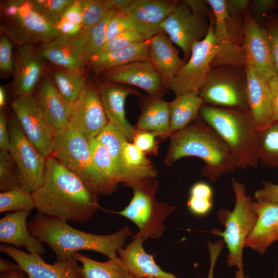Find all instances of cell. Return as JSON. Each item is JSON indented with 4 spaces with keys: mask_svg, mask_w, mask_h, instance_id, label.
<instances>
[{
    "mask_svg": "<svg viewBox=\"0 0 278 278\" xmlns=\"http://www.w3.org/2000/svg\"><path fill=\"white\" fill-rule=\"evenodd\" d=\"M32 194L38 212L66 222H85L99 207L98 195L53 155L47 158L43 181Z\"/></svg>",
    "mask_w": 278,
    "mask_h": 278,
    "instance_id": "obj_1",
    "label": "cell"
},
{
    "mask_svg": "<svg viewBox=\"0 0 278 278\" xmlns=\"http://www.w3.org/2000/svg\"><path fill=\"white\" fill-rule=\"evenodd\" d=\"M62 219L38 212L27 222L30 234L47 245L56 255V261L74 258L81 251L101 253L109 259L117 257L132 233L127 226L108 235H97L76 229Z\"/></svg>",
    "mask_w": 278,
    "mask_h": 278,
    "instance_id": "obj_2",
    "label": "cell"
},
{
    "mask_svg": "<svg viewBox=\"0 0 278 278\" xmlns=\"http://www.w3.org/2000/svg\"><path fill=\"white\" fill-rule=\"evenodd\" d=\"M186 157L202 160L205 166L202 168V173L213 183L222 175L237 168L236 160L230 148L203 120L189 124L171 138L168 162L172 163Z\"/></svg>",
    "mask_w": 278,
    "mask_h": 278,
    "instance_id": "obj_3",
    "label": "cell"
},
{
    "mask_svg": "<svg viewBox=\"0 0 278 278\" xmlns=\"http://www.w3.org/2000/svg\"><path fill=\"white\" fill-rule=\"evenodd\" d=\"M199 114L233 152L237 168H256L258 131L249 111H244L203 105Z\"/></svg>",
    "mask_w": 278,
    "mask_h": 278,
    "instance_id": "obj_4",
    "label": "cell"
},
{
    "mask_svg": "<svg viewBox=\"0 0 278 278\" xmlns=\"http://www.w3.org/2000/svg\"><path fill=\"white\" fill-rule=\"evenodd\" d=\"M52 155L97 195L115 190L95 166L89 142L70 124L55 131Z\"/></svg>",
    "mask_w": 278,
    "mask_h": 278,
    "instance_id": "obj_5",
    "label": "cell"
},
{
    "mask_svg": "<svg viewBox=\"0 0 278 278\" xmlns=\"http://www.w3.org/2000/svg\"><path fill=\"white\" fill-rule=\"evenodd\" d=\"M232 185L235 196L233 210L220 208L217 214L225 229L223 232L213 229L210 232L221 237L226 244L229 250L226 260L228 265L242 271L245 241L256 224L258 214L253 206V199L246 193L245 185L232 178Z\"/></svg>",
    "mask_w": 278,
    "mask_h": 278,
    "instance_id": "obj_6",
    "label": "cell"
},
{
    "mask_svg": "<svg viewBox=\"0 0 278 278\" xmlns=\"http://www.w3.org/2000/svg\"><path fill=\"white\" fill-rule=\"evenodd\" d=\"M241 68L233 65L213 67L207 82L199 91L204 103L214 107L249 111L246 73L245 68L242 71Z\"/></svg>",
    "mask_w": 278,
    "mask_h": 278,
    "instance_id": "obj_7",
    "label": "cell"
},
{
    "mask_svg": "<svg viewBox=\"0 0 278 278\" xmlns=\"http://www.w3.org/2000/svg\"><path fill=\"white\" fill-rule=\"evenodd\" d=\"M217 50L214 17L213 15H210L207 35L194 45L188 61L178 73L167 82L176 96L193 91H199L205 85L213 69Z\"/></svg>",
    "mask_w": 278,
    "mask_h": 278,
    "instance_id": "obj_8",
    "label": "cell"
},
{
    "mask_svg": "<svg viewBox=\"0 0 278 278\" xmlns=\"http://www.w3.org/2000/svg\"><path fill=\"white\" fill-rule=\"evenodd\" d=\"M132 186L134 194L129 204L122 211L114 212L133 222L138 231L132 238L138 237L144 241L149 238L156 239L163 233L165 219L176 207L156 202L152 192L145 189V181Z\"/></svg>",
    "mask_w": 278,
    "mask_h": 278,
    "instance_id": "obj_9",
    "label": "cell"
},
{
    "mask_svg": "<svg viewBox=\"0 0 278 278\" xmlns=\"http://www.w3.org/2000/svg\"><path fill=\"white\" fill-rule=\"evenodd\" d=\"M8 118L9 152L19 169L22 188L32 193L43 181L47 158L25 135L13 111Z\"/></svg>",
    "mask_w": 278,
    "mask_h": 278,
    "instance_id": "obj_10",
    "label": "cell"
},
{
    "mask_svg": "<svg viewBox=\"0 0 278 278\" xmlns=\"http://www.w3.org/2000/svg\"><path fill=\"white\" fill-rule=\"evenodd\" d=\"M5 19L1 30L19 46L43 44L60 34L55 25L47 21L30 1H22L18 13Z\"/></svg>",
    "mask_w": 278,
    "mask_h": 278,
    "instance_id": "obj_11",
    "label": "cell"
},
{
    "mask_svg": "<svg viewBox=\"0 0 278 278\" xmlns=\"http://www.w3.org/2000/svg\"><path fill=\"white\" fill-rule=\"evenodd\" d=\"M11 107L29 140L46 158L51 156L55 131L42 112L36 96H15Z\"/></svg>",
    "mask_w": 278,
    "mask_h": 278,
    "instance_id": "obj_12",
    "label": "cell"
},
{
    "mask_svg": "<svg viewBox=\"0 0 278 278\" xmlns=\"http://www.w3.org/2000/svg\"><path fill=\"white\" fill-rule=\"evenodd\" d=\"M209 27L207 18L193 12L184 1L177 2L161 26L162 31L181 49L186 59L190 56L194 45L206 37Z\"/></svg>",
    "mask_w": 278,
    "mask_h": 278,
    "instance_id": "obj_13",
    "label": "cell"
},
{
    "mask_svg": "<svg viewBox=\"0 0 278 278\" xmlns=\"http://www.w3.org/2000/svg\"><path fill=\"white\" fill-rule=\"evenodd\" d=\"M107 119L96 83L88 80L73 102L70 124L89 142L105 128Z\"/></svg>",
    "mask_w": 278,
    "mask_h": 278,
    "instance_id": "obj_14",
    "label": "cell"
},
{
    "mask_svg": "<svg viewBox=\"0 0 278 278\" xmlns=\"http://www.w3.org/2000/svg\"><path fill=\"white\" fill-rule=\"evenodd\" d=\"M243 47L245 63L250 64L256 73L268 81L277 75L272 59L264 28L246 10L244 14Z\"/></svg>",
    "mask_w": 278,
    "mask_h": 278,
    "instance_id": "obj_15",
    "label": "cell"
},
{
    "mask_svg": "<svg viewBox=\"0 0 278 278\" xmlns=\"http://www.w3.org/2000/svg\"><path fill=\"white\" fill-rule=\"evenodd\" d=\"M0 251L13 258L28 278H85L82 267L74 258L56 261L53 264L7 244L0 246Z\"/></svg>",
    "mask_w": 278,
    "mask_h": 278,
    "instance_id": "obj_16",
    "label": "cell"
},
{
    "mask_svg": "<svg viewBox=\"0 0 278 278\" xmlns=\"http://www.w3.org/2000/svg\"><path fill=\"white\" fill-rule=\"evenodd\" d=\"M207 2L213 15L214 32L218 44L213 68L224 65L244 67L245 54L244 47L235 42L230 31V16L227 1L207 0Z\"/></svg>",
    "mask_w": 278,
    "mask_h": 278,
    "instance_id": "obj_17",
    "label": "cell"
},
{
    "mask_svg": "<svg viewBox=\"0 0 278 278\" xmlns=\"http://www.w3.org/2000/svg\"><path fill=\"white\" fill-rule=\"evenodd\" d=\"M177 1L133 0L124 11L134 28L147 40L162 32L161 24L174 9Z\"/></svg>",
    "mask_w": 278,
    "mask_h": 278,
    "instance_id": "obj_18",
    "label": "cell"
},
{
    "mask_svg": "<svg viewBox=\"0 0 278 278\" xmlns=\"http://www.w3.org/2000/svg\"><path fill=\"white\" fill-rule=\"evenodd\" d=\"M100 75L103 80L114 84L135 86L151 95L159 93L164 82H167L149 61L133 62L115 67Z\"/></svg>",
    "mask_w": 278,
    "mask_h": 278,
    "instance_id": "obj_19",
    "label": "cell"
},
{
    "mask_svg": "<svg viewBox=\"0 0 278 278\" xmlns=\"http://www.w3.org/2000/svg\"><path fill=\"white\" fill-rule=\"evenodd\" d=\"M42 60L32 45L18 46L15 53L13 72L12 89L15 96L32 95L43 74Z\"/></svg>",
    "mask_w": 278,
    "mask_h": 278,
    "instance_id": "obj_20",
    "label": "cell"
},
{
    "mask_svg": "<svg viewBox=\"0 0 278 278\" xmlns=\"http://www.w3.org/2000/svg\"><path fill=\"white\" fill-rule=\"evenodd\" d=\"M253 206L258 219L245 247L264 255L274 242L278 241V202L253 200Z\"/></svg>",
    "mask_w": 278,
    "mask_h": 278,
    "instance_id": "obj_21",
    "label": "cell"
},
{
    "mask_svg": "<svg viewBox=\"0 0 278 278\" xmlns=\"http://www.w3.org/2000/svg\"><path fill=\"white\" fill-rule=\"evenodd\" d=\"M244 67L249 111L258 131L272 124L270 89L268 81L262 78L250 64L246 62Z\"/></svg>",
    "mask_w": 278,
    "mask_h": 278,
    "instance_id": "obj_22",
    "label": "cell"
},
{
    "mask_svg": "<svg viewBox=\"0 0 278 278\" xmlns=\"http://www.w3.org/2000/svg\"><path fill=\"white\" fill-rule=\"evenodd\" d=\"M30 212L18 211L6 215L0 220V241L18 249L24 247L27 252L41 256L46 252L43 243L34 237L27 227Z\"/></svg>",
    "mask_w": 278,
    "mask_h": 278,
    "instance_id": "obj_23",
    "label": "cell"
},
{
    "mask_svg": "<svg viewBox=\"0 0 278 278\" xmlns=\"http://www.w3.org/2000/svg\"><path fill=\"white\" fill-rule=\"evenodd\" d=\"M96 85L109 121L119 129L127 140L133 141L135 130L127 120L125 111L126 99L132 91L103 80L97 81Z\"/></svg>",
    "mask_w": 278,
    "mask_h": 278,
    "instance_id": "obj_24",
    "label": "cell"
},
{
    "mask_svg": "<svg viewBox=\"0 0 278 278\" xmlns=\"http://www.w3.org/2000/svg\"><path fill=\"white\" fill-rule=\"evenodd\" d=\"M43 59L61 68L72 71H84V61L76 37L60 34L51 41L41 44L37 49Z\"/></svg>",
    "mask_w": 278,
    "mask_h": 278,
    "instance_id": "obj_25",
    "label": "cell"
},
{
    "mask_svg": "<svg viewBox=\"0 0 278 278\" xmlns=\"http://www.w3.org/2000/svg\"><path fill=\"white\" fill-rule=\"evenodd\" d=\"M36 97L42 112L55 131L70 124L73 103L64 98L49 77L42 79Z\"/></svg>",
    "mask_w": 278,
    "mask_h": 278,
    "instance_id": "obj_26",
    "label": "cell"
},
{
    "mask_svg": "<svg viewBox=\"0 0 278 278\" xmlns=\"http://www.w3.org/2000/svg\"><path fill=\"white\" fill-rule=\"evenodd\" d=\"M125 248L117 251L118 256L127 269L140 278H178L173 274L163 271L147 253L143 247L142 239L135 237Z\"/></svg>",
    "mask_w": 278,
    "mask_h": 278,
    "instance_id": "obj_27",
    "label": "cell"
},
{
    "mask_svg": "<svg viewBox=\"0 0 278 278\" xmlns=\"http://www.w3.org/2000/svg\"><path fill=\"white\" fill-rule=\"evenodd\" d=\"M95 138L107 149L116 168L120 182L132 186L147 179L142 174L130 168L126 164L123 151L127 139L115 125L108 121L105 128Z\"/></svg>",
    "mask_w": 278,
    "mask_h": 278,
    "instance_id": "obj_28",
    "label": "cell"
},
{
    "mask_svg": "<svg viewBox=\"0 0 278 278\" xmlns=\"http://www.w3.org/2000/svg\"><path fill=\"white\" fill-rule=\"evenodd\" d=\"M149 61L167 82L185 63L179 57L178 50L171 41L163 32L149 40Z\"/></svg>",
    "mask_w": 278,
    "mask_h": 278,
    "instance_id": "obj_29",
    "label": "cell"
},
{
    "mask_svg": "<svg viewBox=\"0 0 278 278\" xmlns=\"http://www.w3.org/2000/svg\"><path fill=\"white\" fill-rule=\"evenodd\" d=\"M149 40L129 47L100 52L93 57L87 65L100 75L109 70L133 62L149 61Z\"/></svg>",
    "mask_w": 278,
    "mask_h": 278,
    "instance_id": "obj_30",
    "label": "cell"
},
{
    "mask_svg": "<svg viewBox=\"0 0 278 278\" xmlns=\"http://www.w3.org/2000/svg\"><path fill=\"white\" fill-rule=\"evenodd\" d=\"M204 101L199 91L186 92L178 96L169 103L170 131L183 129L196 119Z\"/></svg>",
    "mask_w": 278,
    "mask_h": 278,
    "instance_id": "obj_31",
    "label": "cell"
},
{
    "mask_svg": "<svg viewBox=\"0 0 278 278\" xmlns=\"http://www.w3.org/2000/svg\"><path fill=\"white\" fill-rule=\"evenodd\" d=\"M74 258L82 264L85 278H140L127 269L118 256L103 262L94 260L80 252L76 253Z\"/></svg>",
    "mask_w": 278,
    "mask_h": 278,
    "instance_id": "obj_32",
    "label": "cell"
},
{
    "mask_svg": "<svg viewBox=\"0 0 278 278\" xmlns=\"http://www.w3.org/2000/svg\"><path fill=\"white\" fill-rule=\"evenodd\" d=\"M138 129L150 131L158 135L169 132V103L157 99L144 108L138 121Z\"/></svg>",
    "mask_w": 278,
    "mask_h": 278,
    "instance_id": "obj_33",
    "label": "cell"
},
{
    "mask_svg": "<svg viewBox=\"0 0 278 278\" xmlns=\"http://www.w3.org/2000/svg\"><path fill=\"white\" fill-rule=\"evenodd\" d=\"M110 11L100 22L88 28H83L76 37L82 58L86 65L89 61L98 54L106 42L108 24L112 17L116 13Z\"/></svg>",
    "mask_w": 278,
    "mask_h": 278,
    "instance_id": "obj_34",
    "label": "cell"
},
{
    "mask_svg": "<svg viewBox=\"0 0 278 278\" xmlns=\"http://www.w3.org/2000/svg\"><path fill=\"white\" fill-rule=\"evenodd\" d=\"M257 152L260 164L278 169V121L257 133Z\"/></svg>",
    "mask_w": 278,
    "mask_h": 278,
    "instance_id": "obj_35",
    "label": "cell"
},
{
    "mask_svg": "<svg viewBox=\"0 0 278 278\" xmlns=\"http://www.w3.org/2000/svg\"><path fill=\"white\" fill-rule=\"evenodd\" d=\"M87 76L84 71H72L61 69L55 72L53 82L60 94L73 103L84 88Z\"/></svg>",
    "mask_w": 278,
    "mask_h": 278,
    "instance_id": "obj_36",
    "label": "cell"
},
{
    "mask_svg": "<svg viewBox=\"0 0 278 278\" xmlns=\"http://www.w3.org/2000/svg\"><path fill=\"white\" fill-rule=\"evenodd\" d=\"M91 154L94 163L102 176L114 187L120 179L114 164L105 146L94 138L89 142Z\"/></svg>",
    "mask_w": 278,
    "mask_h": 278,
    "instance_id": "obj_37",
    "label": "cell"
},
{
    "mask_svg": "<svg viewBox=\"0 0 278 278\" xmlns=\"http://www.w3.org/2000/svg\"><path fill=\"white\" fill-rule=\"evenodd\" d=\"M35 208L31 193L21 187L0 193V212H31Z\"/></svg>",
    "mask_w": 278,
    "mask_h": 278,
    "instance_id": "obj_38",
    "label": "cell"
},
{
    "mask_svg": "<svg viewBox=\"0 0 278 278\" xmlns=\"http://www.w3.org/2000/svg\"><path fill=\"white\" fill-rule=\"evenodd\" d=\"M213 192L207 183L199 182L194 184L190 190L187 207L193 214L201 216L208 214L213 205Z\"/></svg>",
    "mask_w": 278,
    "mask_h": 278,
    "instance_id": "obj_39",
    "label": "cell"
},
{
    "mask_svg": "<svg viewBox=\"0 0 278 278\" xmlns=\"http://www.w3.org/2000/svg\"><path fill=\"white\" fill-rule=\"evenodd\" d=\"M22 187L19 169L9 151H0V190Z\"/></svg>",
    "mask_w": 278,
    "mask_h": 278,
    "instance_id": "obj_40",
    "label": "cell"
},
{
    "mask_svg": "<svg viewBox=\"0 0 278 278\" xmlns=\"http://www.w3.org/2000/svg\"><path fill=\"white\" fill-rule=\"evenodd\" d=\"M79 3L82 10L83 28L93 26L110 11H113L108 0H79Z\"/></svg>",
    "mask_w": 278,
    "mask_h": 278,
    "instance_id": "obj_41",
    "label": "cell"
},
{
    "mask_svg": "<svg viewBox=\"0 0 278 278\" xmlns=\"http://www.w3.org/2000/svg\"><path fill=\"white\" fill-rule=\"evenodd\" d=\"M30 1L34 8L47 21L55 25L61 19L64 11L75 1L34 0Z\"/></svg>",
    "mask_w": 278,
    "mask_h": 278,
    "instance_id": "obj_42",
    "label": "cell"
},
{
    "mask_svg": "<svg viewBox=\"0 0 278 278\" xmlns=\"http://www.w3.org/2000/svg\"><path fill=\"white\" fill-rule=\"evenodd\" d=\"M146 41L142 34L132 28L107 41L99 53L123 48Z\"/></svg>",
    "mask_w": 278,
    "mask_h": 278,
    "instance_id": "obj_43",
    "label": "cell"
},
{
    "mask_svg": "<svg viewBox=\"0 0 278 278\" xmlns=\"http://www.w3.org/2000/svg\"><path fill=\"white\" fill-rule=\"evenodd\" d=\"M263 27L267 34L272 59L278 75V16L270 14Z\"/></svg>",
    "mask_w": 278,
    "mask_h": 278,
    "instance_id": "obj_44",
    "label": "cell"
},
{
    "mask_svg": "<svg viewBox=\"0 0 278 278\" xmlns=\"http://www.w3.org/2000/svg\"><path fill=\"white\" fill-rule=\"evenodd\" d=\"M132 28H134L133 25L125 12H117L112 17L108 24L106 41Z\"/></svg>",
    "mask_w": 278,
    "mask_h": 278,
    "instance_id": "obj_45",
    "label": "cell"
},
{
    "mask_svg": "<svg viewBox=\"0 0 278 278\" xmlns=\"http://www.w3.org/2000/svg\"><path fill=\"white\" fill-rule=\"evenodd\" d=\"M13 63L11 42L6 35L2 34L0 37L1 71L6 74L13 73Z\"/></svg>",
    "mask_w": 278,
    "mask_h": 278,
    "instance_id": "obj_46",
    "label": "cell"
},
{
    "mask_svg": "<svg viewBox=\"0 0 278 278\" xmlns=\"http://www.w3.org/2000/svg\"><path fill=\"white\" fill-rule=\"evenodd\" d=\"M263 187L254 193L255 200L278 202V184L268 181L262 182Z\"/></svg>",
    "mask_w": 278,
    "mask_h": 278,
    "instance_id": "obj_47",
    "label": "cell"
},
{
    "mask_svg": "<svg viewBox=\"0 0 278 278\" xmlns=\"http://www.w3.org/2000/svg\"><path fill=\"white\" fill-rule=\"evenodd\" d=\"M157 135L152 132L144 131L137 133L134 137V144L143 152L151 151L154 148Z\"/></svg>",
    "mask_w": 278,
    "mask_h": 278,
    "instance_id": "obj_48",
    "label": "cell"
},
{
    "mask_svg": "<svg viewBox=\"0 0 278 278\" xmlns=\"http://www.w3.org/2000/svg\"><path fill=\"white\" fill-rule=\"evenodd\" d=\"M55 26L60 33L70 38H75L81 32L83 27L81 24L61 19Z\"/></svg>",
    "mask_w": 278,
    "mask_h": 278,
    "instance_id": "obj_49",
    "label": "cell"
},
{
    "mask_svg": "<svg viewBox=\"0 0 278 278\" xmlns=\"http://www.w3.org/2000/svg\"><path fill=\"white\" fill-rule=\"evenodd\" d=\"M252 8L256 18L262 20L263 18L268 16L272 10L277 7V1L273 0L254 1L252 3Z\"/></svg>",
    "mask_w": 278,
    "mask_h": 278,
    "instance_id": "obj_50",
    "label": "cell"
},
{
    "mask_svg": "<svg viewBox=\"0 0 278 278\" xmlns=\"http://www.w3.org/2000/svg\"><path fill=\"white\" fill-rule=\"evenodd\" d=\"M10 137L8 127V118L5 108L0 110V149L9 150Z\"/></svg>",
    "mask_w": 278,
    "mask_h": 278,
    "instance_id": "obj_51",
    "label": "cell"
},
{
    "mask_svg": "<svg viewBox=\"0 0 278 278\" xmlns=\"http://www.w3.org/2000/svg\"><path fill=\"white\" fill-rule=\"evenodd\" d=\"M224 242L222 238L219 239L214 243L210 241L207 242V245L210 256V265L207 278H213L216 263L224 246Z\"/></svg>",
    "mask_w": 278,
    "mask_h": 278,
    "instance_id": "obj_52",
    "label": "cell"
},
{
    "mask_svg": "<svg viewBox=\"0 0 278 278\" xmlns=\"http://www.w3.org/2000/svg\"><path fill=\"white\" fill-rule=\"evenodd\" d=\"M270 92L272 123L278 121V75L271 78L268 81Z\"/></svg>",
    "mask_w": 278,
    "mask_h": 278,
    "instance_id": "obj_53",
    "label": "cell"
},
{
    "mask_svg": "<svg viewBox=\"0 0 278 278\" xmlns=\"http://www.w3.org/2000/svg\"><path fill=\"white\" fill-rule=\"evenodd\" d=\"M61 19L81 24L82 23V10L79 0L75 1L64 12Z\"/></svg>",
    "mask_w": 278,
    "mask_h": 278,
    "instance_id": "obj_54",
    "label": "cell"
},
{
    "mask_svg": "<svg viewBox=\"0 0 278 278\" xmlns=\"http://www.w3.org/2000/svg\"><path fill=\"white\" fill-rule=\"evenodd\" d=\"M228 11L231 19L236 21L237 18L243 12H245L249 4V1L232 0L226 1Z\"/></svg>",
    "mask_w": 278,
    "mask_h": 278,
    "instance_id": "obj_55",
    "label": "cell"
},
{
    "mask_svg": "<svg viewBox=\"0 0 278 278\" xmlns=\"http://www.w3.org/2000/svg\"><path fill=\"white\" fill-rule=\"evenodd\" d=\"M184 2L188 5L194 13L207 18L210 16L208 11L209 5L207 1L186 0Z\"/></svg>",
    "mask_w": 278,
    "mask_h": 278,
    "instance_id": "obj_56",
    "label": "cell"
},
{
    "mask_svg": "<svg viewBox=\"0 0 278 278\" xmlns=\"http://www.w3.org/2000/svg\"><path fill=\"white\" fill-rule=\"evenodd\" d=\"M22 1H7L3 3L2 6V13L5 19L13 17L18 13Z\"/></svg>",
    "mask_w": 278,
    "mask_h": 278,
    "instance_id": "obj_57",
    "label": "cell"
},
{
    "mask_svg": "<svg viewBox=\"0 0 278 278\" xmlns=\"http://www.w3.org/2000/svg\"><path fill=\"white\" fill-rule=\"evenodd\" d=\"M133 0H108L111 8L117 12H124Z\"/></svg>",
    "mask_w": 278,
    "mask_h": 278,
    "instance_id": "obj_58",
    "label": "cell"
},
{
    "mask_svg": "<svg viewBox=\"0 0 278 278\" xmlns=\"http://www.w3.org/2000/svg\"><path fill=\"white\" fill-rule=\"evenodd\" d=\"M21 269L20 266L15 262H11L3 258H0L1 273L10 271L13 270Z\"/></svg>",
    "mask_w": 278,
    "mask_h": 278,
    "instance_id": "obj_59",
    "label": "cell"
},
{
    "mask_svg": "<svg viewBox=\"0 0 278 278\" xmlns=\"http://www.w3.org/2000/svg\"><path fill=\"white\" fill-rule=\"evenodd\" d=\"M0 278H28V277L23 270L17 269L1 273Z\"/></svg>",
    "mask_w": 278,
    "mask_h": 278,
    "instance_id": "obj_60",
    "label": "cell"
},
{
    "mask_svg": "<svg viewBox=\"0 0 278 278\" xmlns=\"http://www.w3.org/2000/svg\"><path fill=\"white\" fill-rule=\"evenodd\" d=\"M7 102V95L5 88L1 85L0 86V109H4Z\"/></svg>",
    "mask_w": 278,
    "mask_h": 278,
    "instance_id": "obj_61",
    "label": "cell"
},
{
    "mask_svg": "<svg viewBox=\"0 0 278 278\" xmlns=\"http://www.w3.org/2000/svg\"><path fill=\"white\" fill-rule=\"evenodd\" d=\"M277 7H278V1H277Z\"/></svg>",
    "mask_w": 278,
    "mask_h": 278,
    "instance_id": "obj_62",
    "label": "cell"
},
{
    "mask_svg": "<svg viewBox=\"0 0 278 278\" xmlns=\"http://www.w3.org/2000/svg\"><path fill=\"white\" fill-rule=\"evenodd\" d=\"M149 278H153V277H149Z\"/></svg>",
    "mask_w": 278,
    "mask_h": 278,
    "instance_id": "obj_63",
    "label": "cell"
}]
</instances>
